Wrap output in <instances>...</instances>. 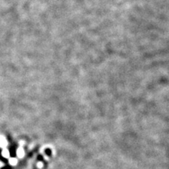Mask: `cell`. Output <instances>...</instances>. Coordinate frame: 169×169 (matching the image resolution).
Listing matches in <instances>:
<instances>
[{
  "label": "cell",
  "instance_id": "1",
  "mask_svg": "<svg viewBox=\"0 0 169 169\" xmlns=\"http://www.w3.org/2000/svg\"><path fill=\"white\" fill-rule=\"evenodd\" d=\"M9 155H10L11 158H16V149L14 148V147H11V148L9 149Z\"/></svg>",
  "mask_w": 169,
  "mask_h": 169
},
{
  "label": "cell",
  "instance_id": "2",
  "mask_svg": "<svg viewBox=\"0 0 169 169\" xmlns=\"http://www.w3.org/2000/svg\"><path fill=\"white\" fill-rule=\"evenodd\" d=\"M46 153L48 156H51V154H52L51 150H49V149H46Z\"/></svg>",
  "mask_w": 169,
  "mask_h": 169
},
{
  "label": "cell",
  "instance_id": "3",
  "mask_svg": "<svg viewBox=\"0 0 169 169\" xmlns=\"http://www.w3.org/2000/svg\"><path fill=\"white\" fill-rule=\"evenodd\" d=\"M0 169H12V168L11 166H9V165H6V166L1 168Z\"/></svg>",
  "mask_w": 169,
  "mask_h": 169
},
{
  "label": "cell",
  "instance_id": "4",
  "mask_svg": "<svg viewBox=\"0 0 169 169\" xmlns=\"http://www.w3.org/2000/svg\"><path fill=\"white\" fill-rule=\"evenodd\" d=\"M38 159H39V160H43V158H42V157L41 155H39V157H38Z\"/></svg>",
  "mask_w": 169,
  "mask_h": 169
}]
</instances>
